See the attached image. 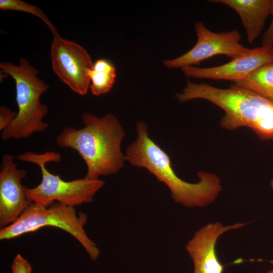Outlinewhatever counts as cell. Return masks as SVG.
I'll return each instance as SVG.
<instances>
[{
    "label": "cell",
    "mask_w": 273,
    "mask_h": 273,
    "mask_svg": "<svg viewBox=\"0 0 273 273\" xmlns=\"http://www.w3.org/2000/svg\"><path fill=\"white\" fill-rule=\"evenodd\" d=\"M82 122L81 128H64L57 137L58 146L78 153L86 164L87 179L118 172L126 161L121 148L125 132L119 120L111 114L98 117L85 112Z\"/></svg>",
    "instance_id": "6da1fadb"
},
{
    "label": "cell",
    "mask_w": 273,
    "mask_h": 273,
    "mask_svg": "<svg viewBox=\"0 0 273 273\" xmlns=\"http://www.w3.org/2000/svg\"><path fill=\"white\" fill-rule=\"evenodd\" d=\"M136 130V138L127 147L125 155L131 165L146 169L168 187L175 202L184 206L203 207L216 199L222 190L217 175L200 171L197 183L183 180L174 171L169 156L150 138L147 124L138 122Z\"/></svg>",
    "instance_id": "7a4b0ae2"
},
{
    "label": "cell",
    "mask_w": 273,
    "mask_h": 273,
    "mask_svg": "<svg viewBox=\"0 0 273 273\" xmlns=\"http://www.w3.org/2000/svg\"><path fill=\"white\" fill-rule=\"evenodd\" d=\"M176 97L181 103L195 99L207 100L224 111L220 121L221 127L233 130L247 127L260 139L273 141V101L254 92L234 84L220 88L188 80Z\"/></svg>",
    "instance_id": "3957f363"
},
{
    "label": "cell",
    "mask_w": 273,
    "mask_h": 273,
    "mask_svg": "<svg viewBox=\"0 0 273 273\" xmlns=\"http://www.w3.org/2000/svg\"><path fill=\"white\" fill-rule=\"evenodd\" d=\"M0 69L1 72L10 75L15 82L18 109L16 119L2 131V140L24 139L45 131L49 124L43 119L48 107L40 102V99L49 86L37 77L38 70L24 58L20 60L19 65L1 63Z\"/></svg>",
    "instance_id": "277c9868"
},
{
    "label": "cell",
    "mask_w": 273,
    "mask_h": 273,
    "mask_svg": "<svg viewBox=\"0 0 273 273\" xmlns=\"http://www.w3.org/2000/svg\"><path fill=\"white\" fill-rule=\"evenodd\" d=\"M21 161L32 163L39 166L41 180L33 188H26V194L32 203L48 206L54 202L74 207L92 202L96 194L104 186L100 179H90L85 177L71 181L62 179L48 170L49 162H58L61 155L54 151L37 153L27 152L17 156Z\"/></svg>",
    "instance_id": "5b68a950"
},
{
    "label": "cell",
    "mask_w": 273,
    "mask_h": 273,
    "mask_svg": "<svg viewBox=\"0 0 273 273\" xmlns=\"http://www.w3.org/2000/svg\"><path fill=\"white\" fill-rule=\"evenodd\" d=\"M87 220V215L82 212L77 214L74 207L57 202L48 206L32 203L17 220L1 229L0 240L15 239L44 226L56 227L74 237L90 259L96 260L100 250L84 231Z\"/></svg>",
    "instance_id": "8992f818"
},
{
    "label": "cell",
    "mask_w": 273,
    "mask_h": 273,
    "mask_svg": "<svg viewBox=\"0 0 273 273\" xmlns=\"http://www.w3.org/2000/svg\"><path fill=\"white\" fill-rule=\"evenodd\" d=\"M197 40L186 53L174 59L165 60L168 68H182L197 65L201 62L217 55H225L232 59L245 55L251 49L240 43L241 36L237 30L215 33L208 29L202 21L195 23Z\"/></svg>",
    "instance_id": "52a82bcc"
},
{
    "label": "cell",
    "mask_w": 273,
    "mask_h": 273,
    "mask_svg": "<svg viewBox=\"0 0 273 273\" xmlns=\"http://www.w3.org/2000/svg\"><path fill=\"white\" fill-rule=\"evenodd\" d=\"M54 72L72 90L85 95L90 86L89 73L93 62L87 51L80 44L54 35L51 47Z\"/></svg>",
    "instance_id": "ba28073f"
},
{
    "label": "cell",
    "mask_w": 273,
    "mask_h": 273,
    "mask_svg": "<svg viewBox=\"0 0 273 273\" xmlns=\"http://www.w3.org/2000/svg\"><path fill=\"white\" fill-rule=\"evenodd\" d=\"M11 154L4 155L0 170V228L14 222L32 203L21 184L26 171L18 169Z\"/></svg>",
    "instance_id": "9c48e42d"
},
{
    "label": "cell",
    "mask_w": 273,
    "mask_h": 273,
    "mask_svg": "<svg viewBox=\"0 0 273 273\" xmlns=\"http://www.w3.org/2000/svg\"><path fill=\"white\" fill-rule=\"evenodd\" d=\"M273 63V47L251 49L248 53L221 65L200 68L189 66L181 69L188 77L241 81L261 67Z\"/></svg>",
    "instance_id": "30bf717a"
},
{
    "label": "cell",
    "mask_w": 273,
    "mask_h": 273,
    "mask_svg": "<svg viewBox=\"0 0 273 273\" xmlns=\"http://www.w3.org/2000/svg\"><path fill=\"white\" fill-rule=\"evenodd\" d=\"M246 223L224 226L219 222L208 223L197 231L186 246L194 264V273H223L224 266L216 252L219 237L230 230L239 229Z\"/></svg>",
    "instance_id": "8fae6325"
},
{
    "label": "cell",
    "mask_w": 273,
    "mask_h": 273,
    "mask_svg": "<svg viewBox=\"0 0 273 273\" xmlns=\"http://www.w3.org/2000/svg\"><path fill=\"white\" fill-rule=\"evenodd\" d=\"M225 5L239 15L247 33L248 41L252 43L261 34L265 20L271 14L272 0H211Z\"/></svg>",
    "instance_id": "7c38bea8"
},
{
    "label": "cell",
    "mask_w": 273,
    "mask_h": 273,
    "mask_svg": "<svg viewBox=\"0 0 273 273\" xmlns=\"http://www.w3.org/2000/svg\"><path fill=\"white\" fill-rule=\"evenodd\" d=\"M116 70L114 65L105 59L93 63L89 73V88L93 95L99 96L109 92L115 82Z\"/></svg>",
    "instance_id": "4fadbf2b"
},
{
    "label": "cell",
    "mask_w": 273,
    "mask_h": 273,
    "mask_svg": "<svg viewBox=\"0 0 273 273\" xmlns=\"http://www.w3.org/2000/svg\"><path fill=\"white\" fill-rule=\"evenodd\" d=\"M234 84L273 101V63L261 67L244 80Z\"/></svg>",
    "instance_id": "5bb4252c"
},
{
    "label": "cell",
    "mask_w": 273,
    "mask_h": 273,
    "mask_svg": "<svg viewBox=\"0 0 273 273\" xmlns=\"http://www.w3.org/2000/svg\"><path fill=\"white\" fill-rule=\"evenodd\" d=\"M0 9L28 13L37 17L49 27L54 35L58 34L55 26L49 20L43 11L37 7L20 0H1Z\"/></svg>",
    "instance_id": "9a60e30c"
},
{
    "label": "cell",
    "mask_w": 273,
    "mask_h": 273,
    "mask_svg": "<svg viewBox=\"0 0 273 273\" xmlns=\"http://www.w3.org/2000/svg\"><path fill=\"white\" fill-rule=\"evenodd\" d=\"M11 270L12 273H31L32 266L27 259L18 254L13 259Z\"/></svg>",
    "instance_id": "2e32d148"
},
{
    "label": "cell",
    "mask_w": 273,
    "mask_h": 273,
    "mask_svg": "<svg viewBox=\"0 0 273 273\" xmlns=\"http://www.w3.org/2000/svg\"><path fill=\"white\" fill-rule=\"evenodd\" d=\"M17 115V112L12 111L5 107H0V130L3 131L7 129L14 121Z\"/></svg>",
    "instance_id": "e0dca14e"
},
{
    "label": "cell",
    "mask_w": 273,
    "mask_h": 273,
    "mask_svg": "<svg viewBox=\"0 0 273 273\" xmlns=\"http://www.w3.org/2000/svg\"><path fill=\"white\" fill-rule=\"evenodd\" d=\"M270 15L272 16L271 22L263 35L261 42L262 46L273 47V0Z\"/></svg>",
    "instance_id": "ac0fdd59"
},
{
    "label": "cell",
    "mask_w": 273,
    "mask_h": 273,
    "mask_svg": "<svg viewBox=\"0 0 273 273\" xmlns=\"http://www.w3.org/2000/svg\"><path fill=\"white\" fill-rule=\"evenodd\" d=\"M270 186H271V189L273 190V178L270 181Z\"/></svg>",
    "instance_id": "d6986e66"
},
{
    "label": "cell",
    "mask_w": 273,
    "mask_h": 273,
    "mask_svg": "<svg viewBox=\"0 0 273 273\" xmlns=\"http://www.w3.org/2000/svg\"><path fill=\"white\" fill-rule=\"evenodd\" d=\"M266 273H273V269L267 271Z\"/></svg>",
    "instance_id": "ffe728a7"
}]
</instances>
